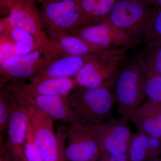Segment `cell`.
Returning <instances> with one entry per match:
<instances>
[{"label":"cell","mask_w":161,"mask_h":161,"mask_svg":"<svg viewBox=\"0 0 161 161\" xmlns=\"http://www.w3.org/2000/svg\"><path fill=\"white\" fill-rule=\"evenodd\" d=\"M156 6L147 0H117L107 19L128 36L132 47L144 43L148 23Z\"/></svg>","instance_id":"1"},{"label":"cell","mask_w":161,"mask_h":161,"mask_svg":"<svg viewBox=\"0 0 161 161\" xmlns=\"http://www.w3.org/2000/svg\"><path fill=\"white\" fill-rule=\"evenodd\" d=\"M72 108L82 122L95 125L111 119L116 103L112 90L77 86L68 95Z\"/></svg>","instance_id":"2"},{"label":"cell","mask_w":161,"mask_h":161,"mask_svg":"<svg viewBox=\"0 0 161 161\" xmlns=\"http://www.w3.org/2000/svg\"><path fill=\"white\" fill-rule=\"evenodd\" d=\"M27 109L28 124L43 161H66L64 125L58 124L56 133L51 117L37 109Z\"/></svg>","instance_id":"3"},{"label":"cell","mask_w":161,"mask_h":161,"mask_svg":"<svg viewBox=\"0 0 161 161\" xmlns=\"http://www.w3.org/2000/svg\"><path fill=\"white\" fill-rule=\"evenodd\" d=\"M146 78L134 59L128 61L119 72L112 91L121 117L131 119L134 111L143 103Z\"/></svg>","instance_id":"4"},{"label":"cell","mask_w":161,"mask_h":161,"mask_svg":"<svg viewBox=\"0 0 161 161\" xmlns=\"http://www.w3.org/2000/svg\"><path fill=\"white\" fill-rule=\"evenodd\" d=\"M64 56L59 52L44 47L26 54L13 55L0 65V82H28Z\"/></svg>","instance_id":"5"},{"label":"cell","mask_w":161,"mask_h":161,"mask_svg":"<svg viewBox=\"0 0 161 161\" xmlns=\"http://www.w3.org/2000/svg\"><path fill=\"white\" fill-rule=\"evenodd\" d=\"M40 19L51 41L82 26L79 0H63L40 5Z\"/></svg>","instance_id":"6"},{"label":"cell","mask_w":161,"mask_h":161,"mask_svg":"<svg viewBox=\"0 0 161 161\" xmlns=\"http://www.w3.org/2000/svg\"><path fill=\"white\" fill-rule=\"evenodd\" d=\"M126 53L103 56L88 62L74 77L77 86L112 90L119 72L129 61Z\"/></svg>","instance_id":"7"},{"label":"cell","mask_w":161,"mask_h":161,"mask_svg":"<svg viewBox=\"0 0 161 161\" xmlns=\"http://www.w3.org/2000/svg\"><path fill=\"white\" fill-rule=\"evenodd\" d=\"M96 125L82 122L64 125L67 145L65 147L66 161H98L101 150Z\"/></svg>","instance_id":"8"},{"label":"cell","mask_w":161,"mask_h":161,"mask_svg":"<svg viewBox=\"0 0 161 161\" xmlns=\"http://www.w3.org/2000/svg\"><path fill=\"white\" fill-rule=\"evenodd\" d=\"M6 19L8 26L24 30L43 47L59 52L45 33L34 0H13Z\"/></svg>","instance_id":"9"},{"label":"cell","mask_w":161,"mask_h":161,"mask_svg":"<svg viewBox=\"0 0 161 161\" xmlns=\"http://www.w3.org/2000/svg\"><path fill=\"white\" fill-rule=\"evenodd\" d=\"M11 95L26 108H33L40 110L59 124L71 125L81 122L72 108L68 95L25 96Z\"/></svg>","instance_id":"10"},{"label":"cell","mask_w":161,"mask_h":161,"mask_svg":"<svg viewBox=\"0 0 161 161\" xmlns=\"http://www.w3.org/2000/svg\"><path fill=\"white\" fill-rule=\"evenodd\" d=\"M130 120L127 117L118 119L111 118L96 125L101 153H128L133 134L129 125Z\"/></svg>","instance_id":"11"},{"label":"cell","mask_w":161,"mask_h":161,"mask_svg":"<svg viewBox=\"0 0 161 161\" xmlns=\"http://www.w3.org/2000/svg\"><path fill=\"white\" fill-rule=\"evenodd\" d=\"M69 34L82 38L100 47L120 49L132 47L127 35L107 18L99 23L77 28Z\"/></svg>","instance_id":"12"},{"label":"cell","mask_w":161,"mask_h":161,"mask_svg":"<svg viewBox=\"0 0 161 161\" xmlns=\"http://www.w3.org/2000/svg\"><path fill=\"white\" fill-rule=\"evenodd\" d=\"M27 127V109L19 103L13 97L6 131L5 150L8 156L14 160L26 161L24 147Z\"/></svg>","instance_id":"13"},{"label":"cell","mask_w":161,"mask_h":161,"mask_svg":"<svg viewBox=\"0 0 161 161\" xmlns=\"http://www.w3.org/2000/svg\"><path fill=\"white\" fill-rule=\"evenodd\" d=\"M7 85L11 94L25 96L68 95L77 87L74 78H47L36 81L9 82Z\"/></svg>","instance_id":"14"},{"label":"cell","mask_w":161,"mask_h":161,"mask_svg":"<svg viewBox=\"0 0 161 161\" xmlns=\"http://www.w3.org/2000/svg\"><path fill=\"white\" fill-rule=\"evenodd\" d=\"M103 56L106 55L64 56L51 64L30 81L47 78H74L85 64Z\"/></svg>","instance_id":"15"},{"label":"cell","mask_w":161,"mask_h":161,"mask_svg":"<svg viewBox=\"0 0 161 161\" xmlns=\"http://www.w3.org/2000/svg\"><path fill=\"white\" fill-rule=\"evenodd\" d=\"M57 49L64 56L113 55L127 53L129 49H111L100 47L72 34L60 36L52 41Z\"/></svg>","instance_id":"16"},{"label":"cell","mask_w":161,"mask_h":161,"mask_svg":"<svg viewBox=\"0 0 161 161\" xmlns=\"http://www.w3.org/2000/svg\"><path fill=\"white\" fill-rule=\"evenodd\" d=\"M130 120L137 131L161 139V104L143 103L134 111Z\"/></svg>","instance_id":"17"},{"label":"cell","mask_w":161,"mask_h":161,"mask_svg":"<svg viewBox=\"0 0 161 161\" xmlns=\"http://www.w3.org/2000/svg\"><path fill=\"white\" fill-rule=\"evenodd\" d=\"M128 153L130 161H156L161 157V139L137 131L132 134Z\"/></svg>","instance_id":"18"},{"label":"cell","mask_w":161,"mask_h":161,"mask_svg":"<svg viewBox=\"0 0 161 161\" xmlns=\"http://www.w3.org/2000/svg\"><path fill=\"white\" fill-rule=\"evenodd\" d=\"M117 0H79L82 26L99 23L106 19Z\"/></svg>","instance_id":"19"},{"label":"cell","mask_w":161,"mask_h":161,"mask_svg":"<svg viewBox=\"0 0 161 161\" xmlns=\"http://www.w3.org/2000/svg\"><path fill=\"white\" fill-rule=\"evenodd\" d=\"M134 60L146 76L161 75V42L146 45Z\"/></svg>","instance_id":"20"},{"label":"cell","mask_w":161,"mask_h":161,"mask_svg":"<svg viewBox=\"0 0 161 161\" xmlns=\"http://www.w3.org/2000/svg\"><path fill=\"white\" fill-rule=\"evenodd\" d=\"M6 34L16 43V55L26 54L44 47L33 36L24 30L10 27L7 24Z\"/></svg>","instance_id":"21"},{"label":"cell","mask_w":161,"mask_h":161,"mask_svg":"<svg viewBox=\"0 0 161 161\" xmlns=\"http://www.w3.org/2000/svg\"><path fill=\"white\" fill-rule=\"evenodd\" d=\"M13 100V96L7 84L0 82V149L3 153L6 151L4 137L7 131Z\"/></svg>","instance_id":"22"},{"label":"cell","mask_w":161,"mask_h":161,"mask_svg":"<svg viewBox=\"0 0 161 161\" xmlns=\"http://www.w3.org/2000/svg\"><path fill=\"white\" fill-rule=\"evenodd\" d=\"M161 42V7L156 6L147 25L144 43Z\"/></svg>","instance_id":"23"},{"label":"cell","mask_w":161,"mask_h":161,"mask_svg":"<svg viewBox=\"0 0 161 161\" xmlns=\"http://www.w3.org/2000/svg\"><path fill=\"white\" fill-rule=\"evenodd\" d=\"M143 103L161 104V75L147 76Z\"/></svg>","instance_id":"24"},{"label":"cell","mask_w":161,"mask_h":161,"mask_svg":"<svg viewBox=\"0 0 161 161\" xmlns=\"http://www.w3.org/2000/svg\"><path fill=\"white\" fill-rule=\"evenodd\" d=\"M24 155L26 161H43L28 122L26 141L24 147Z\"/></svg>","instance_id":"25"},{"label":"cell","mask_w":161,"mask_h":161,"mask_svg":"<svg viewBox=\"0 0 161 161\" xmlns=\"http://www.w3.org/2000/svg\"><path fill=\"white\" fill-rule=\"evenodd\" d=\"M16 43L7 34L0 39V65L8 58L16 55Z\"/></svg>","instance_id":"26"},{"label":"cell","mask_w":161,"mask_h":161,"mask_svg":"<svg viewBox=\"0 0 161 161\" xmlns=\"http://www.w3.org/2000/svg\"><path fill=\"white\" fill-rule=\"evenodd\" d=\"M99 160L103 161H130L128 153L121 154L101 153Z\"/></svg>","instance_id":"27"},{"label":"cell","mask_w":161,"mask_h":161,"mask_svg":"<svg viewBox=\"0 0 161 161\" xmlns=\"http://www.w3.org/2000/svg\"><path fill=\"white\" fill-rule=\"evenodd\" d=\"M10 6L4 0H0V17H5L9 14Z\"/></svg>","instance_id":"28"},{"label":"cell","mask_w":161,"mask_h":161,"mask_svg":"<svg viewBox=\"0 0 161 161\" xmlns=\"http://www.w3.org/2000/svg\"><path fill=\"white\" fill-rule=\"evenodd\" d=\"M7 31V23L6 17H0V39L6 34Z\"/></svg>","instance_id":"29"},{"label":"cell","mask_w":161,"mask_h":161,"mask_svg":"<svg viewBox=\"0 0 161 161\" xmlns=\"http://www.w3.org/2000/svg\"><path fill=\"white\" fill-rule=\"evenodd\" d=\"M36 4H47V3H56V2H60L63 0H34Z\"/></svg>","instance_id":"30"},{"label":"cell","mask_w":161,"mask_h":161,"mask_svg":"<svg viewBox=\"0 0 161 161\" xmlns=\"http://www.w3.org/2000/svg\"><path fill=\"white\" fill-rule=\"evenodd\" d=\"M153 6L161 7V0H147Z\"/></svg>","instance_id":"31"},{"label":"cell","mask_w":161,"mask_h":161,"mask_svg":"<svg viewBox=\"0 0 161 161\" xmlns=\"http://www.w3.org/2000/svg\"><path fill=\"white\" fill-rule=\"evenodd\" d=\"M1 161H17L10 158L8 156V155L5 153V154H3L2 156V159Z\"/></svg>","instance_id":"32"},{"label":"cell","mask_w":161,"mask_h":161,"mask_svg":"<svg viewBox=\"0 0 161 161\" xmlns=\"http://www.w3.org/2000/svg\"><path fill=\"white\" fill-rule=\"evenodd\" d=\"M9 6H11L13 0H4Z\"/></svg>","instance_id":"33"},{"label":"cell","mask_w":161,"mask_h":161,"mask_svg":"<svg viewBox=\"0 0 161 161\" xmlns=\"http://www.w3.org/2000/svg\"><path fill=\"white\" fill-rule=\"evenodd\" d=\"M2 153H3L0 149V161H1V159H2Z\"/></svg>","instance_id":"34"},{"label":"cell","mask_w":161,"mask_h":161,"mask_svg":"<svg viewBox=\"0 0 161 161\" xmlns=\"http://www.w3.org/2000/svg\"><path fill=\"white\" fill-rule=\"evenodd\" d=\"M156 161H161V157L158 159V160H157Z\"/></svg>","instance_id":"35"},{"label":"cell","mask_w":161,"mask_h":161,"mask_svg":"<svg viewBox=\"0 0 161 161\" xmlns=\"http://www.w3.org/2000/svg\"><path fill=\"white\" fill-rule=\"evenodd\" d=\"M98 161H103L99 160H98Z\"/></svg>","instance_id":"36"},{"label":"cell","mask_w":161,"mask_h":161,"mask_svg":"<svg viewBox=\"0 0 161 161\" xmlns=\"http://www.w3.org/2000/svg\"></svg>","instance_id":"37"}]
</instances>
